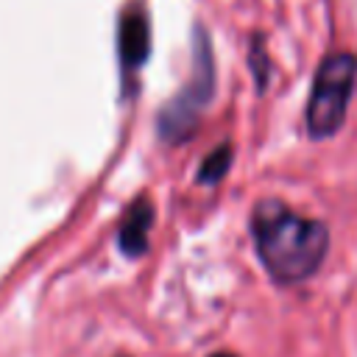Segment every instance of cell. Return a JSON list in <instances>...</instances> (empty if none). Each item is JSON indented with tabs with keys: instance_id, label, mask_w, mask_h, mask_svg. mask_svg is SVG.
<instances>
[{
	"instance_id": "7a4b0ae2",
	"label": "cell",
	"mask_w": 357,
	"mask_h": 357,
	"mask_svg": "<svg viewBox=\"0 0 357 357\" xmlns=\"http://www.w3.org/2000/svg\"><path fill=\"white\" fill-rule=\"evenodd\" d=\"M357 78V61L349 53H335L324 59L315 73L310 103H307V134L312 139H326L337 134L346 120V109L351 100Z\"/></svg>"
},
{
	"instance_id": "8992f818",
	"label": "cell",
	"mask_w": 357,
	"mask_h": 357,
	"mask_svg": "<svg viewBox=\"0 0 357 357\" xmlns=\"http://www.w3.org/2000/svg\"><path fill=\"white\" fill-rule=\"evenodd\" d=\"M229 165H231V148L229 145H218L204 159V165L198 167V181L201 184H218L229 173Z\"/></svg>"
},
{
	"instance_id": "52a82bcc",
	"label": "cell",
	"mask_w": 357,
	"mask_h": 357,
	"mask_svg": "<svg viewBox=\"0 0 357 357\" xmlns=\"http://www.w3.org/2000/svg\"><path fill=\"white\" fill-rule=\"evenodd\" d=\"M212 357H234V354H212Z\"/></svg>"
},
{
	"instance_id": "277c9868",
	"label": "cell",
	"mask_w": 357,
	"mask_h": 357,
	"mask_svg": "<svg viewBox=\"0 0 357 357\" xmlns=\"http://www.w3.org/2000/svg\"><path fill=\"white\" fill-rule=\"evenodd\" d=\"M151 47V36H148V17L142 8H128V14L123 17L120 25V59L126 70H137Z\"/></svg>"
},
{
	"instance_id": "6da1fadb",
	"label": "cell",
	"mask_w": 357,
	"mask_h": 357,
	"mask_svg": "<svg viewBox=\"0 0 357 357\" xmlns=\"http://www.w3.org/2000/svg\"><path fill=\"white\" fill-rule=\"evenodd\" d=\"M251 231L265 271L282 284L310 279L329 248V231L321 220L301 218L279 201L257 204Z\"/></svg>"
},
{
	"instance_id": "5b68a950",
	"label": "cell",
	"mask_w": 357,
	"mask_h": 357,
	"mask_svg": "<svg viewBox=\"0 0 357 357\" xmlns=\"http://www.w3.org/2000/svg\"><path fill=\"white\" fill-rule=\"evenodd\" d=\"M151 223H153V206L139 198L123 218V226H120V248L123 254L128 257H139L148 245V231H151Z\"/></svg>"
},
{
	"instance_id": "3957f363",
	"label": "cell",
	"mask_w": 357,
	"mask_h": 357,
	"mask_svg": "<svg viewBox=\"0 0 357 357\" xmlns=\"http://www.w3.org/2000/svg\"><path fill=\"white\" fill-rule=\"evenodd\" d=\"M212 86H215L212 50H209L206 33L198 28L195 39H192V75H190L187 86L159 114V134H162V139L181 142V139H187L192 134V128L198 126V117H201L206 100L212 98Z\"/></svg>"
}]
</instances>
